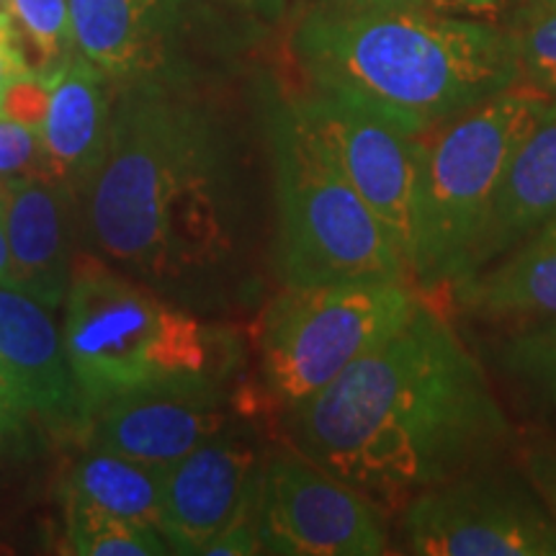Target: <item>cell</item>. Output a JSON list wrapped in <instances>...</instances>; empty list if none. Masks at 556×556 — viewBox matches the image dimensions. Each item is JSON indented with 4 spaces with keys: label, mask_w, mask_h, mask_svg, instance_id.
<instances>
[{
    "label": "cell",
    "mask_w": 556,
    "mask_h": 556,
    "mask_svg": "<svg viewBox=\"0 0 556 556\" xmlns=\"http://www.w3.org/2000/svg\"><path fill=\"white\" fill-rule=\"evenodd\" d=\"M464 315L492 323H556V222L448 287Z\"/></svg>",
    "instance_id": "cell-18"
},
{
    "label": "cell",
    "mask_w": 556,
    "mask_h": 556,
    "mask_svg": "<svg viewBox=\"0 0 556 556\" xmlns=\"http://www.w3.org/2000/svg\"><path fill=\"white\" fill-rule=\"evenodd\" d=\"M29 420V413L21 405L16 389H13L11 379L5 377L3 366H0V443L18 438Z\"/></svg>",
    "instance_id": "cell-28"
},
{
    "label": "cell",
    "mask_w": 556,
    "mask_h": 556,
    "mask_svg": "<svg viewBox=\"0 0 556 556\" xmlns=\"http://www.w3.org/2000/svg\"><path fill=\"white\" fill-rule=\"evenodd\" d=\"M34 70L26 58L24 39H21L16 21L9 11H0V96L9 90L13 83L29 78Z\"/></svg>",
    "instance_id": "cell-26"
},
{
    "label": "cell",
    "mask_w": 556,
    "mask_h": 556,
    "mask_svg": "<svg viewBox=\"0 0 556 556\" xmlns=\"http://www.w3.org/2000/svg\"><path fill=\"white\" fill-rule=\"evenodd\" d=\"M62 338L90 417L131 394H227L242 364L238 332L178 307L96 255L75 261Z\"/></svg>",
    "instance_id": "cell-4"
},
{
    "label": "cell",
    "mask_w": 556,
    "mask_h": 556,
    "mask_svg": "<svg viewBox=\"0 0 556 556\" xmlns=\"http://www.w3.org/2000/svg\"><path fill=\"white\" fill-rule=\"evenodd\" d=\"M266 137L276 206L274 263L283 287L413 281L405 253L343 176L296 101L270 103Z\"/></svg>",
    "instance_id": "cell-5"
},
{
    "label": "cell",
    "mask_w": 556,
    "mask_h": 556,
    "mask_svg": "<svg viewBox=\"0 0 556 556\" xmlns=\"http://www.w3.org/2000/svg\"><path fill=\"white\" fill-rule=\"evenodd\" d=\"M500 366L556 420V323H528L500 343Z\"/></svg>",
    "instance_id": "cell-22"
},
{
    "label": "cell",
    "mask_w": 556,
    "mask_h": 556,
    "mask_svg": "<svg viewBox=\"0 0 556 556\" xmlns=\"http://www.w3.org/2000/svg\"><path fill=\"white\" fill-rule=\"evenodd\" d=\"M291 52L312 88L428 131L516 88L510 29L433 5L323 0L299 18Z\"/></svg>",
    "instance_id": "cell-3"
},
{
    "label": "cell",
    "mask_w": 556,
    "mask_h": 556,
    "mask_svg": "<svg viewBox=\"0 0 556 556\" xmlns=\"http://www.w3.org/2000/svg\"><path fill=\"white\" fill-rule=\"evenodd\" d=\"M351 3H415V5H441L443 0H351Z\"/></svg>",
    "instance_id": "cell-32"
},
{
    "label": "cell",
    "mask_w": 556,
    "mask_h": 556,
    "mask_svg": "<svg viewBox=\"0 0 556 556\" xmlns=\"http://www.w3.org/2000/svg\"><path fill=\"white\" fill-rule=\"evenodd\" d=\"M238 206L232 150L217 122L160 80L129 83L80 197L93 248L152 289L193 287L232 261Z\"/></svg>",
    "instance_id": "cell-2"
},
{
    "label": "cell",
    "mask_w": 556,
    "mask_h": 556,
    "mask_svg": "<svg viewBox=\"0 0 556 556\" xmlns=\"http://www.w3.org/2000/svg\"><path fill=\"white\" fill-rule=\"evenodd\" d=\"M263 458L238 426L165 467L157 533L170 554H206L258 492Z\"/></svg>",
    "instance_id": "cell-11"
},
{
    "label": "cell",
    "mask_w": 556,
    "mask_h": 556,
    "mask_svg": "<svg viewBox=\"0 0 556 556\" xmlns=\"http://www.w3.org/2000/svg\"><path fill=\"white\" fill-rule=\"evenodd\" d=\"M0 287H11V248H9V229H5L3 186H0Z\"/></svg>",
    "instance_id": "cell-29"
},
{
    "label": "cell",
    "mask_w": 556,
    "mask_h": 556,
    "mask_svg": "<svg viewBox=\"0 0 556 556\" xmlns=\"http://www.w3.org/2000/svg\"><path fill=\"white\" fill-rule=\"evenodd\" d=\"M65 495V541L80 556H155L170 554L157 528L114 516L73 492Z\"/></svg>",
    "instance_id": "cell-20"
},
{
    "label": "cell",
    "mask_w": 556,
    "mask_h": 556,
    "mask_svg": "<svg viewBox=\"0 0 556 556\" xmlns=\"http://www.w3.org/2000/svg\"><path fill=\"white\" fill-rule=\"evenodd\" d=\"M114 101L109 78L93 62L73 54L50 88V109L39 135L50 176L83 197L99 170L111 135Z\"/></svg>",
    "instance_id": "cell-16"
},
{
    "label": "cell",
    "mask_w": 556,
    "mask_h": 556,
    "mask_svg": "<svg viewBox=\"0 0 556 556\" xmlns=\"http://www.w3.org/2000/svg\"><path fill=\"white\" fill-rule=\"evenodd\" d=\"M287 428L291 448L381 510L497 462L513 441L482 364L426 299L287 413Z\"/></svg>",
    "instance_id": "cell-1"
},
{
    "label": "cell",
    "mask_w": 556,
    "mask_h": 556,
    "mask_svg": "<svg viewBox=\"0 0 556 556\" xmlns=\"http://www.w3.org/2000/svg\"><path fill=\"white\" fill-rule=\"evenodd\" d=\"M443 3L458 5V9H469V11H495L500 9L503 0H443Z\"/></svg>",
    "instance_id": "cell-31"
},
{
    "label": "cell",
    "mask_w": 556,
    "mask_h": 556,
    "mask_svg": "<svg viewBox=\"0 0 556 556\" xmlns=\"http://www.w3.org/2000/svg\"><path fill=\"white\" fill-rule=\"evenodd\" d=\"M163 477L165 467L157 464L88 446V454L70 469L65 492H73L114 516L157 528Z\"/></svg>",
    "instance_id": "cell-19"
},
{
    "label": "cell",
    "mask_w": 556,
    "mask_h": 556,
    "mask_svg": "<svg viewBox=\"0 0 556 556\" xmlns=\"http://www.w3.org/2000/svg\"><path fill=\"white\" fill-rule=\"evenodd\" d=\"M552 101L531 88H507L422 131L420 189L409 250L415 287L448 289L467 274L507 163Z\"/></svg>",
    "instance_id": "cell-6"
},
{
    "label": "cell",
    "mask_w": 556,
    "mask_h": 556,
    "mask_svg": "<svg viewBox=\"0 0 556 556\" xmlns=\"http://www.w3.org/2000/svg\"><path fill=\"white\" fill-rule=\"evenodd\" d=\"M227 402V394L204 392H152L114 400L90 417L88 446L170 467L235 426Z\"/></svg>",
    "instance_id": "cell-14"
},
{
    "label": "cell",
    "mask_w": 556,
    "mask_h": 556,
    "mask_svg": "<svg viewBox=\"0 0 556 556\" xmlns=\"http://www.w3.org/2000/svg\"><path fill=\"white\" fill-rule=\"evenodd\" d=\"M34 173L50 176L41 135L24 124L0 119V180Z\"/></svg>",
    "instance_id": "cell-24"
},
{
    "label": "cell",
    "mask_w": 556,
    "mask_h": 556,
    "mask_svg": "<svg viewBox=\"0 0 556 556\" xmlns=\"http://www.w3.org/2000/svg\"><path fill=\"white\" fill-rule=\"evenodd\" d=\"M5 3V0H0V5H3Z\"/></svg>",
    "instance_id": "cell-34"
},
{
    "label": "cell",
    "mask_w": 556,
    "mask_h": 556,
    "mask_svg": "<svg viewBox=\"0 0 556 556\" xmlns=\"http://www.w3.org/2000/svg\"><path fill=\"white\" fill-rule=\"evenodd\" d=\"M528 482L536 486L539 497L544 500L546 510L556 523V443H533L523 451L520 464Z\"/></svg>",
    "instance_id": "cell-27"
},
{
    "label": "cell",
    "mask_w": 556,
    "mask_h": 556,
    "mask_svg": "<svg viewBox=\"0 0 556 556\" xmlns=\"http://www.w3.org/2000/svg\"><path fill=\"white\" fill-rule=\"evenodd\" d=\"M11 248V289L47 309L65 304L78 255L80 199L52 176L0 180Z\"/></svg>",
    "instance_id": "cell-13"
},
{
    "label": "cell",
    "mask_w": 556,
    "mask_h": 556,
    "mask_svg": "<svg viewBox=\"0 0 556 556\" xmlns=\"http://www.w3.org/2000/svg\"><path fill=\"white\" fill-rule=\"evenodd\" d=\"M255 518L263 554L379 556L389 552L381 507L296 448L261 462Z\"/></svg>",
    "instance_id": "cell-9"
},
{
    "label": "cell",
    "mask_w": 556,
    "mask_h": 556,
    "mask_svg": "<svg viewBox=\"0 0 556 556\" xmlns=\"http://www.w3.org/2000/svg\"><path fill=\"white\" fill-rule=\"evenodd\" d=\"M552 222H556V101L513 152L464 276L503 258Z\"/></svg>",
    "instance_id": "cell-17"
},
{
    "label": "cell",
    "mask_w": 556,
    "mask_h": 556,
    "mask_svg": "<svg viewBox=\"0 0 556 556\" xmlns=\"http://www.w3.org/2000/svg\"><path fill=\"white\" fill-rule=\"evenodd\" d=\"M50 88L52 83L29 75L21 78L0 96V119L24 124V127L41 129L47 109H50Z\"/></svg>",
    "instance_id": "cell-25"
},
{
    "label": "cell",
    "mask_w": 556,
    "mask_h": 556,
    "mask_svg": "<svg viewBox=\"0 0 556 556\" xmlns=\"http://www.w3.org/2000/svg\"><path fill=\"white\" fill-rule=\"evenodd\" d=\"M539 5H556V0H523V9H539Z\"/></svg>",
    "instance_id": "cell-33"
},
{
    "label": "cell",
    "mask_w": 556,
    "mask_h": 556,
    "mask_svg": "<svg viewBox=\"0 0 556 556\" xmlns=\"http://www.w3.org/2000/svg\"><path fill=\"white\" fill-rule=\"evenodd\" d=\"M420 302L405 278L283 287L255 332L263 392L291 413L397 330Z\"/></svg>",
    "instance_id": "cell-7"
},
{
    "label": "cell",
    "mask_w": 556,
    "mask_h": 556,
    "mask_svg": "<svg viewBox=\"0 0 556 556\" xmlns=\"http://www.w3.org/2000/svg\"><path fill=\"white\" fill-rule=\"evenodd\" d=\"M0 366L31 420L58 433H86L90 407L50 309L0 287Z\"/></svg>",
    "instance_id": "cell-12"
},
{
    "label": "cell",
    "mask_w": 556,
    "mask_h": 556,
    "mask_svg": "<svg viewBox=\"0 0 556 556\" xmlns=\"http://www.w3.org/2000/svg\"><path fill=\"white\" fill-rule=\"evenodd\" d=\"M3 9L16 21L34 75L52 83L78 50L67 0H5Z\"/></svg>",
    "instance_id": "cell-21"
},
{
    "label": "cell",
    "mask_w": 556,
    "mask_h": 556,
    "mask_svg": "<svg viewBox=\"0 0 556 556\" xmlns=\"http://www.w3.org/2000/svg\"><path fill=\"white\" fill-rule=\"evenodd\" d=\"M229 3L240 5L242 11L255 13V16H263L268 21L278 18L283 11V0H229Z\"/></svg>",
    "instance_id": "cell-30"
},
{
    "label": "cell",
    "mask_w": 556,
    "mask_h": 556,
    "mask_svg": "<svg viewBox=\"0 0 556 556\" xmlns=\"http://www.w3.org/2000/svg\"><path fill=\"white\" fill-rule=\"evenodd\" d=\"M75 47L116 83L168 70L191 0H67Z\"/></svg>",
    "instance_id": "cell-15"
},
{
    "label": "cell",
    "mask_w": 556,
    "mask_h": 556,
    "mask_svg": "<svg viewBox=\"0 0 556 556\" xmlns=\"http://www.w3.org/2000/svg\"><path fill=\"white\" fill-rule=\"evenodd\" d=\"M510 34L516 39L520 80L556 101V5L520 9Z\"/></svg>",
    "instance_id": "cell-23"
},
{
    "label": "cell",
    "mask_w": 556,
    "mask_h": 556,
    "mask_svg": "<svg viewBox=\"0 0 556 556\" xmlns=\"http://www.w3.org/2000/svg\"><path fill=\"white\" fill-rule=\"evenodd\" d=\"M400 536L415 556H556V523L536 486L495 462L407 500Z\"/></svg>",
    "instance_id": "cell-8"
},
{
    "label": "cell",
    "mask_w": 556,
    "mask_h": 556,
    "mask_svg": "<svg viewBox=\"0 0 556 556\" xmlns=\"http://www.w3.org/2000/svg\"><path fill=\"white\" fill-rule=\"evenodd\" d=\"M296 103L343 176L389 229L409 266L422 131L405 127L384 111L323 90Z\"/></svg>",
    "instance_id": "cell-10"
}]
</instances>
